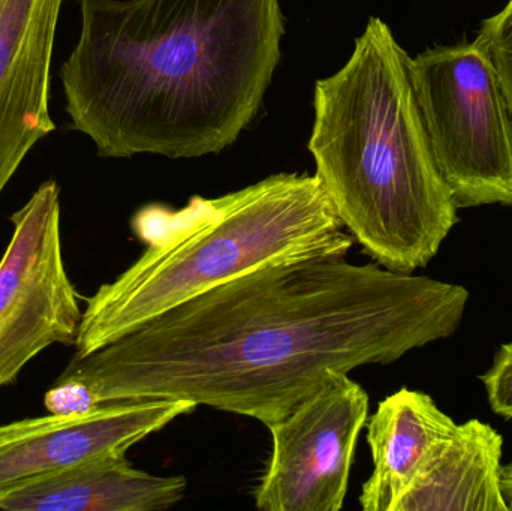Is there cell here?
Segmentation results:
<instances>
[{
    "label": "cell",
    "instance_id": "cell-13",
    "mask_svg": "<svg viewBox=\"0 0 512 511\" xmlns=\"http://www.w3.org/2000/svg\"><path fill=\"white\" fill-rule=\"evenodd\" d=\"M474 44L492 63L512 117V0L499 14L484 21Z\"/></svg>",
    "mask_w": 512,
    "mask_h": 511
},
{
    "label": "cell",
    "instance_id": "cell-7",
    "mask_svg": "<svg viewBox=\"0 0 512 511\" xmlns=\"http://www.w3.org/2000/svg\"><path fill=\"white\" fill-rule=\"evenodd\" d=\"M369 395L331 372L288 416L268 425L273 450L255 492L262 511H340L348 492Z\"/></svg>",
    "mask_w": 512,
    "mask_h": 511
},
{
    "label": "cell",
    "instance_id": "cell-8",
    "mask_svg": "<svg viewBox=\"0 0 512 511\" xmlns=\"http://www.w3.org/2000/svg\"><path fill=\"white\" fill-rule=\"evenodd\" d=\"M195 408L194 402L182 399H141L2 425L0 500L72 468L126 455Z\"/></svg>",
    "mask_w": 512,
    "mask_h": 511
},
{
    "label": "cell",
    "instance_id": "cell-3",
    "mask_svg": "<svg viewBox=\"0 0 512 511\" xmlns=\"http://www.w3.org/2000/svg\"><path fill=\"white\" fill-rule=\"evenodd\" d=\"M411 57L370 17L352 56L316 81L309 152L354 242L379 266H427L459 222L409 77Z\"/></svg>",
    "mask_w": 512,
    "mask_h": 511
},
{
    "label": "cell",
    "instance_id": "cell-1",
    "mask_svg": "<svg viewBox=\"0 0 512 511\" xmlns=\"http://www.w3.org/2000/svg\"><path fill=\"white\" fill-rule=\"evenodd\" d=\"M468 300L462 285L345 257L261 267L74 356L45 410L182 399L268 426L331 372L388 365L454 335Z\"/></svg>",
    "mask_w": 512,
    "mask_h": 511
},
{
    "label": "cell",
    "instance_id": "cell-9",
    "mask_svg": "<svg viewBox=\"0 0 512 511\" xmlns=\"http://www.w3.org/2000/svg\"><path fill=\"white\" fill-rule=\"evenodd\" d=\"M63 0H0V194L54 131L50 77Z\"/></svg>",
    "mask_w": 512,
    "mask_h": 511
},
{
    "label": "cell",
    "instance_id": "cell-15",
    "mask_svg": "<svg viewBox=\"0 0 512 511\" xmlns=\"http://www.w3.org/2000/svg\"><path fill=\"white\" fill-rule=\"evenodd\" d=\"M501 492L507 510L512 511V462L508 465H502Z\"/></svg>",
    "mask_w": 512,
    "mask_h": 511
},
{
    "label": "cell",
    "instance_id": "cell-10",
    "mask_svg": "<svg viewBox=\"0 0 512 511\" xmlns=\"http://www.w3.org/2000/svg\"><path fill=\"white\" fill-rule=\"evenodd\" d=\"M501 435L480 420L436 444L394 511H508L501 492Z\"/></svg>",
    "mask_w": 512,
    "mask_h": 511
},
{
    "label": "cell",
    "instance_id": "cell-6",
    "mask_svg": "<svg viewBox=\"0 0 512 511\" xmlns=\"http://www.w3.org/2000/svg\"><path fill=\"white\" fill-rule=\"evenodd\" d=\"M11 222L0 260V387L51 345L75 347L83 318L63 261L59 185L42 183Z\"/></svg>",
    "mask_w": 512,
    "mask_h": 511
},
{
    "label": "cell",
    "instance_id": "cell-5",
    "mask_svg": "<svg viewBox=\"0 0 512 511\" xmlns=\"http://www.w3.org/2000/svg\"><path fill=\"white\" fill-rule=\"evenodd\" d=\"M436 167L457 209L512 206V117L492 63L472 44L409 59Z\"/></svg>",
    "mask_w": 512,
    "mask_h": 511
},
{
    "label": "cell",
    "instance_id": "cell-12",
    "mask_svg": "<svg viewBox=\"0 0 512 511\" xmlns=\"http://www.w3.org/2000/svg\"><path fill=\"white\" fill-rule=\"evenodd\" d=\"M185 477L153 476L126 455L72 468L0 500L8 511H161L185 497Z\"/></svg>",
    "mask_w": 512,
    "mask_h": 511
},
{
    "label": "cell",
    "instance_id": "cell-2",
    "mask_svg": "<svg viewBox=\"0 0 512 511\" xmlns=\"http://www.w3.org/2000/svg\"><path fill=\"white\" fill-rule=\"evenodd\" d=\"M60 69L72 128L102 158H200L236 143L279 65V0H78Z\"/></svg>",
    "mask_w": 512,
    "mask_h": 511
},
{
    "label": "cell",
    "instance_id": "cell-14",
    "mask_svg": "<svg viewBox=\"0 0 512 511\" xmlns=\"http://www.w3.org/2000/svg\"><path fill=\"white\" fill-rule=\"evenodd\" d=\"M493 413L512 419V342L502 345L492 368L481 377Z\"/></svg>",
    "mask_w": 512,
    "mask_h": 511
},
{
    "label": "cell",
    "instance_id": "cell-11",
    "mask_svg": "<svg viewBox=\"0 0 512 511\" xmlns=\"http://www.w3.org/2000/svg\"><path fill=\"white\" fill-rule=\"evenodd\" d=\"M456 426L426 393L400 389L379 402L367 425L373 471L361 488V509L394 511L436 444Z\"/></svg>",
    "mask_w": 512,
    "mask_h": 511
},
{
    "label": "cell",
    "instance_id": "cell-4",
    "mask_svg": "<svg viewBox=\"0 0 512 511\" xmlns=\"http://www.w3.org/2000/svg\"><path fill=\"white\" fill-rule=\"evenodd\" d=\"M131 227L146 249L86 299L75 357L261 267L346 257L354 245L316 174H274L222 197L194 195L180 209L146 204Z\"/></svg>",
    "mask_w": 512,
    "mask_h": 511
}]
</instances>
